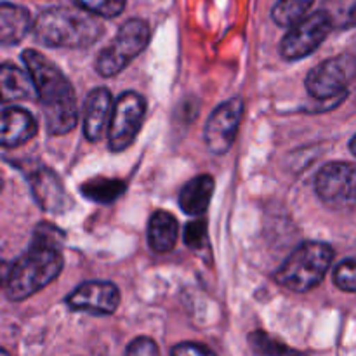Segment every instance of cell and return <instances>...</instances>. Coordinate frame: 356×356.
<instances>
[{
    "instance_id": "1",
    "label": "cell",
    "mask_w": 356,
    "mask_h": 356,
    "mask_svg": "<svg viewBox=\"0 0 356 356\" xmlns=\"http://www.w3.org/2000/svg\"><path fill=\"white\" fill-rule=\"evenodd\" d=\"M23 61L33 80L49 134H68L75 129L79 120L75 92L70 80L54 63L33 49H26L23 52Z\"/></svg>"
},
{
    "instance_id": "2",
    "label": "cell",
    "mask_w": 356,
    "mask_h": 356,
    "mask_svg": "<svg viewBox=\"0 0 356 356\" xmlns=\"http://www.w3.org/2000/svg\"><path fill=\"white\" fill-rule=\"evenodd\" d=\"M35 38L45 47L83 49L96 44L104 33L101 19L87 10L73 7H51L31 24Z\"/></svg>"
},
{
    "instance_id": "3",
    "label": "cell",
    "mask_w": 356,
    "mask_h": 356,
    "mask_svg": "<svg viewBox=\"0 0 356 356\" xmlns=\"http://www.w3.org/2000/svg\"><path fill=\"white\" fill-rule=\"evenodd\" d=\"M65 261L58 247L31 243L7 273V298L17 302L37 294L61 273Z\"/></svg>"
},
{
    "instance_id": "4",
    "label": "cell",
    "mask_w": 356,
    "mask_h": 356,
    "mask_svg": "<svg viewBox=\"0 0 356 356\" xmlns=\"http://www.w3.org/2000/svg\"><path fill=\"white\" fill-rule=\"evenodd\" d=\"M334 259L332 247L323 242H305L275 271L278 285L294 292H308L322 284Z\"/></svg>"
},
{
    "instance_id": "5",
    "label": "cell",
    "mask_w": 356,
    "mask_h": 356,
    "mask_svg": "<svg viewBox=\"0 0 356 356\" xmlns=\"http://www.w3.org/2000/svg\"><path fill=\"white\" fill-rule=\"evenodd\" d=\"M149 42V26L145 19L125 21L108 47L101 51L96 70L101 76H113L120 73L129 63L138 58Z\"/></svg>"
},
{
    "instance_id": "6",
    "label": "cell",
    "mask_w": 356,
    "mask_h": 356,
    "mask_svg": "<svg viewBox=\"0 0 356 356\" xmlns=\"http://www.w3.org/2000/svg\"><path fill=\"white\" fill-rule=\"evenodd\" d=\"M146 115V101L141 94L127 90L113 104L110 124H108V143L111 152H125L143 127Z\"/></svg>"
},
{
    "instance_id": "7",
    "label": "cell",
    "mask_w": 356,
    "mask_h": 356,
    "mask_svg": "<svg viewBox=\"0 0 356 356\" xmlns=\"http://www.w3.org/2000/svg\"><path fill=\"white\" fill-rule=\"evenodd\" d=\"M332 26V19L325 9L316 10L312 16H305L301 21L292 24L291 30L282 40V58L287 61H298V59L309 56L322 45Z\"/></svg>"
},
{
    "instance_id": "8",
    "label": "cell",
    "mask_w": 356,
    "mask_h": 356,
    "mask_svg": "<svg viewBox=\"0 0 356 356\" xmlns=\"http://www.w3.org/2000/svg\"><path fill=\"white\" fill-rule=\"evenodd\" d=\"M353 76V58L351 56H336L306 76V89L315 99L329 101L332 97H344L348 92V83Z\"/></svg>"
},
{
    "instance_id": "9",
    "label": "cell",
    "mask_w": 356,
    "mask_h": 356,
    "mask_svg": "<svg viewBox=\"0 0 356 356\" xmlns=\"http://www.w3.org/2000/svg\"><path fill=\"white\" fill-rule=\"evenodd\" d=\"M243 117L242 97H232L219 104L209 117L204 129V139L207 148L216 155H222L235 143L236 132Z\"/></svg>"
},
{
    "instance_id": "10",
    "label": "cell",
    "mask_w": 356,
    "mask_h": 356,
    "mask_svg": "<svg viewBox=\"0 0 356 356\" xmlns=\"http://www.w3.org/2000/svg\"><path fill=\"white\" fill-rule=\"evenodd\" d=\"M355 177L353 163H327L315 177L316 195L332 207H351L355 204Z\"/></svg>"
},
{
    "instance_id": "11",
    "label": "cell",
    "mask_w": 356,
    "mask_h": 356,
    "mask_svg": "<svg viewBox=\"0 0 356 356\" xmlns=\"http://www.w3.org/2000/svg\"><path fill=\"white\" fill-rule=\"evenodd\" d=\"M66 305L73 312L111 315L120 305V292L111 282H86L66 298Z\"/></svg>"
},
{
    "instance_id": "12",
    "label": "cell",
    "mask_w": 356,
    "mask_h": 356,
    "mask_svg": "<svg viewBox=\"0 0 356 356\" xmlns=\"http://www.w3.org/2000/svg\"><path fill=\"white\" fill-rule=\"evenodd\" d=\"M30 186L33 198L40 205L42 211L49 214H63L68 209V193L54 170L38 167L30 176Z\"/></svg>"
},
{
    "instance_id": "13",
    "label": "cell",
    "mask_w": 356,
    "mask_h": 356,
    "mask_svg": "<svg viewBox=\"0 0 356 356\" xmlns=\"http://www.w3.org/2000/svg\"><path fill=\"white\" fill-rule=\"evenodd\" d=\"M33 115L23 108H6L0 111V148H17L37 134Z\"/></svg>"
},
{
    "instance_id": "14",
    "label": "cell",
    "mask_w": 356,
    "mask_h": 356,
    "mask_svg": "<svg viewBox=\"0 0 356 356\" xmlns=\"http://www.w3.org/2000/svg\"><path fill=\"white\" fill-rule=\"evenodd\" d=\"M113 110V99L110 90L97 87L87 96L86 110H83V134L89 141H99L108 131V124Z\"/></svg>"
},
{
    "instance_id": "15",
    "label": "cell",
    "mask_w": 356,
    "mask_h": 356,
    "mask_svg": "<svg viewBox=\"0 0 356 356\" xmlns=\"http://www.w3.org/2000/svg\"><path fill=\"white\" fill-rule=\"evenodd\" d=\"M17 101H37L33 80L24 70L3 63L0 65V103L10 104Z\"/></svg>"
},
{
    "instance_id": "16",
    "label": "cell",
    "mask_w": 356,
    "mask_h": 356,
    "mask_svg": "<svg viewBox=\"0 0 356 356\" xmlns=\"http://www.w3.org/2000/svg\"><path fill=\"white\" fill-rule=\"evenodd\" d=\"M31 14L24 7L16 3H0V44L16 45L31 30Z\"/></svg>"
},
{
    "instance_id": "17",
    "label": "cell",
    "mask_w": 356,
    "mask_h": 356,
    "mask_svg": "<svg viewBox=\"0 0 356 356\" xmlns=\"http://www.w3.org/2000/svg\"><path fill=\"white\" fill-rule=\"evenodd\" d=\"M214 193V179L209 174L197 176L184 184L179 193V205L188 216H202L207 211Z\"/></svg>"
},
{
    "instance_id": "18",
    "label": "cell",
    "mask_w": 356,
    "mask_h": 356,
    "mask_svg": "<svg viewBox=\"0 0 356 356\" xmlns=\"http://www.w3.org/2000/svg\"><path fill=\"white\" fill-rule=\"evenodd\" d=\"M176 218L167 211H156L148 222V243L155 252L165 254L176 247L177 242Z\"/></svg>"
},
{
    "instance_id": "19",
    "label": "cell",
    "mask_w": 356,
    "mask_h": 356,
    "mask_svg": "<svg viewBox=\"0 0 356 356\" xmlns=\"http://www.w3.org/2000/svg\"><path fill=\"white\" fill-rule=\"evenodd\" d=\"M82 195L97 204H111L117 200L125 190V184L120 179H90L82 184Z\"/></svg>"
},
{
    "instance_id": "20",
    "label": "cell",
    "mask_w": 356,
    "mask_h": 356,
    "mask_svg": "<svg viewBox=\"0 0 356 356\" xmlns=\"http://www.w3.org/2000/svg\"><path fill=\"white\" fill-rule=\"evenodd\" d=\"M315 0H278L271 10V17L278 26L291 28L308 14Z\"/></svg>"
},
{
    "instance_id": "21",
    "label": "cell",
    "mask_w": 356,
    "mask_h": 356,
    "mask_svg": "<svg viewBox=\"0 0 356 356\" xmlns=\"http://www.w3.org/2000/svg\"><path fill=\"white\" fill-rule=\"evenodd\" d=\"M249 343L257 356H305L299 351L291 350L289 346L282 344L280 341L273 339L268 334L261 332V330L250 334Z\"/></svg>"
},
{
    "instance_id": "22",
    "label": "cell",
    "mask_w": 356,
    "mask_h": 356,
    "mask_svg": "<svg viewBox=\"0 0 356 356\" xmlns=\"http://www.w3.org/2000/svg\"><path fill=\"white\" fill-rule=\"evenodd\" d=\"M73 2L76 3V7L94 14V16L111 19V17L120 16L127 0H73Z\"/></svg>"
},
{
    "instance_id": "23",
    "label": "cell",
    "mask_w": 356,
    "mask_h": 356,
    "mask_svg": "<svg viewBox=\"0 0 356 356\" xmlns=\"http://www.w3.org/2000/svg\"><path fill=\"white\" fill-rule=\"evenodd\" d=\"M334 284L344 292H355L356 291V275H355V259L348 257L344 259L339 266L336 268L334 273Z\"/></svg>"
},
{
    "instance_id": "24",
    "label": "cell",
    "mask_w": 356,
    "mask_h": 356,
    "mask_svg": "<svg viewBox=\"0 0 356 356\" xmlns=\"http://www.w3.org/2000/svg\"><path fill=\"white\" fill-rule=\"evenodd\" d=\"M207 238V225L204 219H197V221L190 222L186 226V233H184V242L191 249H200L204 247V240Z\"/></svg>"
},
{
    "instance_id": "25",
    "label": "cell",
    "mask_w": 356,
    "mask_h": 356,
    "mask_svg": "<svg viewBox=\"0 0 356 356\" xmlns=\"http://www.w3.org/2000/svg\"><path fill=\"white\" fill-rule=\"evenodd\" d=\"M63 240V232H59L58 228L51 225H40L35 229L33 235V243L38 245H49V247H58Z\"/></svg>"
},
{
    "instance_id": "26",
    "label": "cell",
    "mask_w": 356,
    "mask_h": 356,
    "mask_svg": "<svg viewBox=\"0 0 356 356\" xmlns=\"http://www.w3.org/2000/svg\"><path fill=\"white\" fill-rule=\"evenodd\" d=\"M125 356H160L159 346L149 337H138L127 348Z\"/></svg>"
},
{
    "instance_id": "27",
    "label": "cell",
    "mask_w": 356,
    "mask_h": 356,
    "mask_svg": "<svg viewBox=\"0 0 356 356\" xmlns=\"http://www.w3.org/2000/svg\"><path fill=\"white\" fill-rule=\"evenodd\" d=\"M170 356H216L211 348L198 343H181L176 344L170 351Z\"/></svg>"
},
{
    "instance_id": "28",
    "label": "cell",
    "mask_w": 356,
    "mask_h": 356,
    "mask_svg": "<svg viewBox=\"0 0 356 356\" xmlns=\"http://www.w3.org/2000/svg\"><path fill=\"white\" fill-rule=\"evenodd\" d=\"M0 356H10L9 353H7L6 350H2V348H0Z\"/></svg>"
},
{
    "instance_id": "29",
    "label": "cell",
    "mask_w": 356,
    "mask_h": 356,
    "mask_svg": "<svg viewBox=\"0 0 356 356\" xmlns=\"http://www.w3.org/2000/svg\"><path fill=\"white\" fill-rule=\"evenodd\" d=\"M2 186H3V179H2V174H0V190H2Z\"/></svg>"
}]
</instances>
